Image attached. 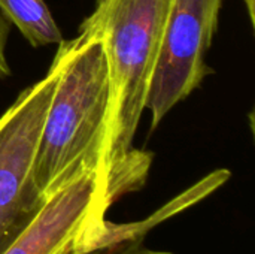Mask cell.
I'll list each match as a JSON object with an SVG mask.
<instances>
[{
  "instance_id": "cell-5",
  "label": "cell",
  "mask_w": 255,
  "mask_h": 254,
  "mask_svg": "<svg viewBox=\"0 0 255 254\" xmlns=\"http://www.w3.org/2000/svg\"><path fill=\"white\" fill-rule=\"evenodd\" d=\"M223 3L224 0H172L145 100V109L151 112V133L170 109L214 73L205 57L218 28Z\"/></svg>"
},
{
  "instance_id": "cell-6",
  "label": "cell",
  "mask_w": 255,
  "mask_h": 254,
  "mask_svg": "<svg viewBox=\"0 0 255 254\" xmlns=\"http://www.w3.org/2000/svg\"><path fill=\"white\" fill-rule=\"evenodd\" d=\"M0 12L10 24L16 25L33 48L63 40V34L43 0H0Z\"/></svg>"
},
{
  "instance_id": "cell-9",
  "label": "cell",
  "mask_w": 255,
  "mask_h": 254,
  "mask_svg": "<svg viewBox=\"0 0 255 254\" xmlns=\"http://www.w3.org/2000/svg\"><path fill=\"white\" fill-rule=\"evenodd\" d=\"M244 1H245V4H247V10H248V16H250V19H251V24H254L255 22V16H254L255 0H244Z\"/></svg>"
},
{
  "instance_id": "cell-2",
  "label": "cell",
  "mask_w": 255,
  "mask_h": 254,
  "mask_svg": "<svg viewBox=\"0 0 255 254\" xmlns=\"http://www.w3.org/2000/svg\"><path fill=\"white\" fill-rule=\"evenodd\" d=\"M172 0H96L81 25L84 36L99 37L106 51L112 121L106 169L117 181L142 187L152 153L133 147L149 82L160 55Z\"/></svg>"
},
{
  "instance_id": "cell-3",
  "label": "cell",
  "mask_w": 255,
  "mask_h": 254,
  "mask_svg": "<svg viewBox=\"0 0 255 254\" xmlns=\"http://www.w3.org/2000/svg\"><path fill=\"white\" fill-rule=\"evenodd\" d=\"M127 195L106 169L88 168L55 190L3 254H82L126 235L105 214Z\"/></svg>"
},
{
  "instance_id": "cell-4",
  "label": "cell",
  "mask_w": 255,
  "mask_h": 254,
  "mask_svg": "<svg viewBox=\"0 0 255 254\" xmlns=\"http://www.w3.org/2000/svg\"><path fill=\"white\" fill-rule=\"evenodd\" d=\"M55 54L46 76L27 87L0 117V254L31 225L46 199L33 180V162L58 79Z\"/></svg>"
},
{
  "instance_id": "cell-7",
  "label": "cell",
  "mask_w": 255,
  "mask_h": 254,
  "mask_svg": "<svg viewBox=\"0 0 255 254\" xmlns=\"http://www.w3.org/2000/svg\"><path fill=\"white\" fill-rule=\"evenodd\" d=\"M82 254H173L164 250H154L143 244V237L133 234L130 237H123L112 243L96 247Z\"/></svg>"
},
{
  "instance_id": "cell-1",
  "label": "cell",
  "mask_w": 255,
  "mask_h": 254,
  "mask_svg": "<svg viewBox=\"0 0 255 254\" xmlns=\"http://www.w3.org/2000/svg\"><path fill=\"white\" fill-rule=\"evenodd\" d=\"M57 55L60 73L33 162V180L45 199L84 169H106L112 121L103 42L78 34L72 40L63 39Z\"/></svg>"
},
{
  "instance_id": "cell-8",
  "label": "cell",
  "mask_w": 255,
  "mask_h": 254,
  "mask_svg": "<svg viewBox=\"0 0 255 254\" xmlns=\"http://www.w3.org/2000/svg\"><path fill=\"white\" fill-rule=\"evenodd\" d=\"M9 33H10V22L0 12V79L7 78L10 75V66L6 57V45H7Z\"/></svg>"
}]
</instances>
